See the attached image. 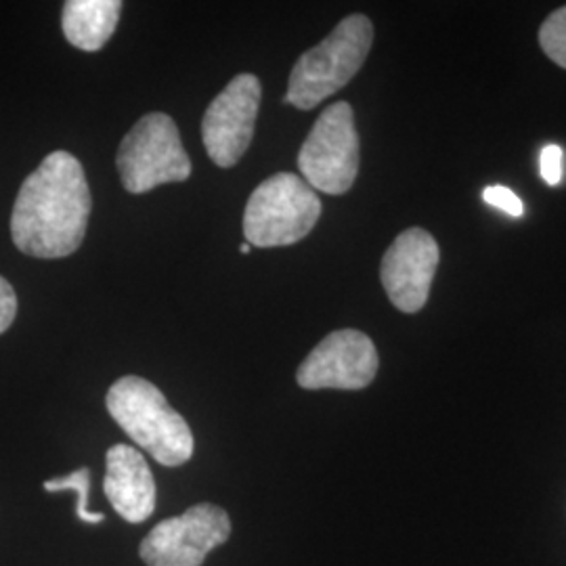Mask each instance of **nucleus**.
Here are the masks:
<instances>
[{"label": "nucleus", "instance_id": "obj_18", "mask_svg": "<svg viewBox=\"0 0 566 566\" xmlns=\"http://www.w3.org/2000/svg\"><path fill=\"white\" fill-rule=\"evenodd\" d=\"M240 252H242V254H250V252H252V245H250V243H242V245H240Z\"/></svg>", "mask_w": 566, "mask_h": 566}, {"label": "nucleus", "instance_id": "obj_12", "mask_svg": "<svg viewBox=\"0 0 566 566\" xmlns=\"http://www.w3.org/2000/svg\"><path fill=\"white\" fill-rule=\"evenodd\" d=\"M120 13V0H67L61 28L72 46L93 53L112 39Z\"/></svg>", "mask_w": 566, "mask_h": 566}, {"label": "nucleus", "instance_id": "obj_1", "mask_svg": "<svg viewBox=\"0 0 566 566\" xmlns=\"http://www.w3.org/2000/svg\"><path fill=\"white\" fill-rule=\"evenodd\" d=\"M91 208L82 164L53 151L21 185L11 214L13 243L34 259H65L84 242Z\"/></svg>", "mask_w": 566, "mask_h": 566}, {"label": "nucleus", "instance_id": "obj_2", "mask_svg": "<svg viewBox=\"0 0 566 566\" xmlns=\"http://www.w3.org/2000/svg\"><path fill=\"white\" fill-rule=\"evenodd\" d=\"M105 405L116 424L156 462L175 468L191 460V428L158 386L139 376H124L107 390Z\"/></svg>", "mask_w": 566, "mask_h": 566}, {"label": "nucleus", "instance_id": "obj_10", "mask_svg": "<svg viewBox=\"0 0 566 566\" xmlns=\"http://www.w3.org/2000/svg\"><path fill=\"white\" fill-rule=\"evenodd\" d=\"M439 259V243L420 227L407 229L390 243L380 266V280L390 303L401 313L424 308Z\"/></svg>", "mask_w": 566, "mask_h": 566}, {"label": "nucleus", "instance_id": "obj_16", "mask_svg": "<svg viewBox=\"0 0 566 566\" xmlns=\"http://www.w3.org/2000/svg\"><path fill=\"white\" fill-rule=\"evenodd\" d=\"M563 160H565V151L558 145H546L542 149V177L547 185L556 187L558 182L563 181Z\"/></svg>", "mask_w": 566, "mask_h": 566}, {"label": "nucleus", "instance_id": "obj_11", "mask_svg": "<svg viewBox=\"0 0 566 566\" xmlns=\"http://www.w3.org/2000/svg\"><path fill=\"white\" fill-rule=\"evenodd\" d=\"M103 491L128 523H143L156 510V481L139 449L114 446L105 455Z\"/></svg>", "mask_w": 566, "mask_h": 566}, {"label": "nucleus", "instance_id": "obj_15", "mask_svg": "<svg viewBox=\"0 0 566 566\" xmlns=\"http://www.w3.org/2000/svg\"><path fill=\"white\" fill-rule=\"evenodd\" d=\"M483 200L489 206L497 208V210H504L510 217H523V212H525V206L521 202V198L504 185H489V187H485L483 189Z\"/></svg>", "mask_w": 566, "mask_h": 566}, {"label": "nucleus", "instance_id": "obj_3", "mask_svg": "<svg viewBox=\"0 0 566 566\" xmlns=\"http://www.w3.org/2000/svg\"><path fill=\"white\" fill-rule=\"evenodd\" d=\"M374 42V25L365 15H348L334 32L296 61L283 103L313 109L338 93L364 67Z\"/></svg>", "mask_w": 566, "mask_h": 566}, {"label": "nucleus", "instance_id": "obj_4", "mask_svg": "<svg viewBox=\"0 0 566 566\" xmlns=\"http://www.w3.org/2000/svg\"><path fill=\"white\" fill-rule=\"evenodd\" d=\"M322 217V200L303 177L280 172L261 182L243 212V235L254 248L304 240Z\"/></svg>", "mask_w": 566, "mask_h": 566}, {"label": "nucleus", "instance_id": "obj_9", "mask_svg": "<svg viewBox=\"0 0 566 566\" xmlns=\"http://www.w3.org/2000/svg\"><path fill=\"white\" fill-rule=\"evenodd\" d=\"M380 367L371 338L359 329H338L325 336L296 371L306 390H361L371 385Z\"/></svg>", "mask_w": 566, "mask_h": 566}, {"label": "nucleus", "instance_id": "obj_8", "mask_svg": "<svg viewBox=\"0 0 566 566\" xmlns=\"http://www.w3.org/2000/svg\"><path fill=\"white\" fill-rule=\"evenodd\" d=\"M261 97L259 78L240 74L208 105L202 122L203 147L217 166L231 168L242 160L254 137Z\"/></svg>", "mask_w": 566, "mask_h": 566}, {"label": "nucleus", "instance_id": "obj_17", "mask_svg": "<svg viewBox=\"0 0 566 566\" xmlns=\"http://www.w3.org/2000/svg\"><path fill=\"white\" fill-rule=\"evenodd\" d=\"M18 315V296L13 285L0 277V334H4Z\"/></svg>", "mask_w": 566, "mask_h": 566}, {"label": "nucleus", "instance_id": "obj_6", "mask_svg": "<svg viewBox=\"0 0 566 566\" xmlns=\"http://www.w3.org/2000/svg\"><path fill=\"white\" fill-rule=\"evenodd\" d=\"M359 133L353 107L334 103L317 118L298 154L304 181L315 191L343 196L359 175Z\"/></svg>", "mask_w": 566, "mask_h": 566}, {"label": "nucleus", "instance_id": "obj_5", "mask_svg": "<svg viewBox=\"0 0 566 566\" xmlns=\"http://www.w3.org/2000/svg\"><path fill=\"white\" fill-rule=\"evenodd\" d=\"M118 172L128 193H147L158 185L187 181L191 160L175 120L160 112L143 116L122 139Z\"/></svg>", "mask_w": 566, "mask_h": 566}, {"label": "nucleus", "instance_id": "obj_13", "mask_svg": "<svg viewBox=\"0 0 566 566\" xmlns=\"http://www.w3.org/2000/svg\"><path fill=\"white\" fill-rule=\"evenodd\" d=\"M67 489L76 491V495H78V507H76L78 518L84 521V523H91V525L102 523L103 518H105L103 514H99V512H88L91 470H88V468H81V470H76V472L67 474V476L51 479V481L44 483V491H51V493H55V491H67Z\"/></svg>", "mask_w": 566, "mask_h": 566}, {"label": "nucleus", "instance_id": "obj_14", "mask_svg": "<svg viewBox=\"0 0 566 566\" xmlns=\"http://www.w3.org/2000/svg\"><path fill=\"white\" fill-rule=\"evenodd\" d=\"M539 44L549 60L566 70V7L556 9L539 28Z\"/></svg>", "mask_w": 566, "mask_h": 566}, {"label": "nucleus", "instance_id": "obj_7", "mask_svg": "<svg viewBox=\"0 0 566 566\" xmlns=\"http://www.w3.org/2000/svg\"><path fill=\"white\" fill-rule=\"evenodd\" d=\"M229 537L231 521L223 507L198 504L154 526L139 556L147 566H202L206 556Z\"/></svg>", "mask_w": 566, "mask_h": 566}]
</instances>
